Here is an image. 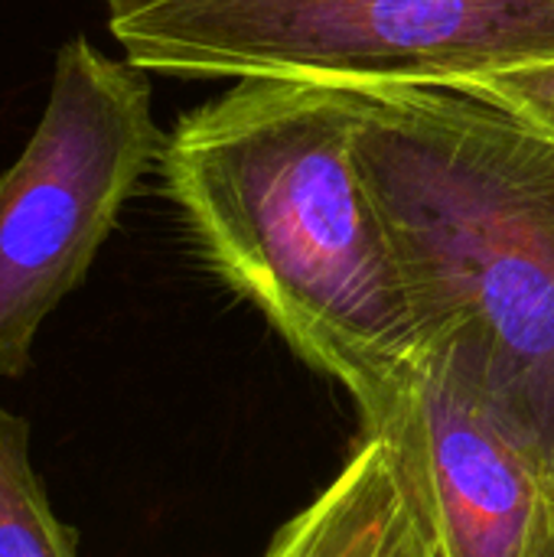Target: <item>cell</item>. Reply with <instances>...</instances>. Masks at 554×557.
<instances>
[{
	"instance_id": "1",
	"label": "cell",
	"mask_w": 554,
	"mask_h": 557,
	"mask_svg": "<svg viewBox=\"0 0 554 557\" xmlns=\"http://www.w3.org/2000/svg\"><path fill=\"white\" fill-rule=\"evenodd\" d=\"M353 127V88L242 78L176 124L163 173L222 281L343 385L372 431L398 408L428 343Z\"/></svg>"
},
{
	"instance_id": "2",
	"label": "cell",
	"mask_w": 554,
	"mask_h": 557,
	"mask_svg": "<svg viewBox=\"0 0 554 557\" xmlns=\"http://www.w3.org/2000/svg\"><path fill=\"white\" fill-rule=\"evenodd\" d=\"M424 343L554 480V140L460 88H353Z\"/></svg>"
},
{
	"instance_id": "3",
	"label": "cell",
	"mask_w": 554,
	"mask_h": 557,
	"mask_svg": "<svg viewBox=\"0 0 554 557\" xmlns=\"http://www.w3.org/2000/svg\"><path fill=\"white\" fill-rule=\"evenodd\" d=\"M144 72L470 88L552 62L554 0H111Z\"/></svg>"
},
{
	"instance_id": "4",
	"label": "cell",
	"mask_w": 554,
	"mask_h": 557,
	"mask_svg": "<svg viewBox=\"0 0 554 557\" xmlns=\"http://www.w3.org/2000/svg\"><path fill=\"white\" fill-rule=\"evenodd\" d=\"M140 72L85 36L56 52L46 111L0 176V379L26 375L39 326L85 281L121 206L163 157Z\"/></svg>"
},
{
	"instance_id": "5",
	"label": "cell",
	"mask_w": 554,
	"mask_h": 557,
	"mask_svg": "<svg viewBox=\"0 0 554 557\" xmlns=\"http://www.w3.org/2000/svg\"><path fill=\"white\" fill-rule=\"evenodd\" d=\"M408 470L444 557H549L554 480L487 398L438 352L382 428Z\"/></svg>"
},
{
	"instance_id": "6",
	"label": "cell",
	"mask_w": 554,
	"mask_h": 557,
	"mask_svg": "<svg viewBox=\"0 0 554 557\" xmlns=\"http://www.w3.org/2000/svg\"><path fill=\"white\" fill-rule=\"evenodd\" d=\"M261 557H444L405 450L362 431L336 476L271 539Z\"/></svg>"
},
{
	"instance_id": "7",
	"label": "cell",
	"mask_w": 554,
	"mask_h": 557,
	"mask_svg": "<svg viewBox=\"0 0 554 557\" xmlns=\"http://www.w3.org/2000/svg\"><path fill=\"white\" fill-rule=\"evenodd\" d=\"M0 557H78L29 460V424L0 408Z\"/></svg>"
},
{
	"instance_id": "8",
	"label": "cell",
	"mask_w": 554,
	"mask_h": 557,
	"mask_svg": "<svg viewBox=\"0 0 554 557\" xmlns=\"http://www.w3.org/2000/svg\"><path fill=\"white\" fill-rule=\"evenodd\" d=\"M460 91H470V95H480L487 101L509 108L513 114L535 124L539 131H545L554 140V59L483 78V82L460 88Z\"/></svg>"
},
{
	"instance_id": "9",
	"label": "cell",
	"mask_w": 554,
	"mask_h": 557,
	"mask_svg": "<svg viewBox=\"0 0 554 557\" xmlns=\"http://www.w3.org/2000/svg\"><path fill=\"white\" fill-rule=\"evenodd\" d=\"M549 557H554V548H552V555H549Z\"/></svg>"
},
{
	"instance_id": "10",
	"label": "cell",
	"mask_w": 554,
	"mask_h": 557,
	"mask_svg": "<svg viewBox=\"0 0 554 557\" xmlns=\"http://www.w3.org/2000/svg\"><path fill=\"white\" fill-rule=\"evenodd\" d=\"M108 3H111V0H108Z\"/></svg>"
}]
</instances>
